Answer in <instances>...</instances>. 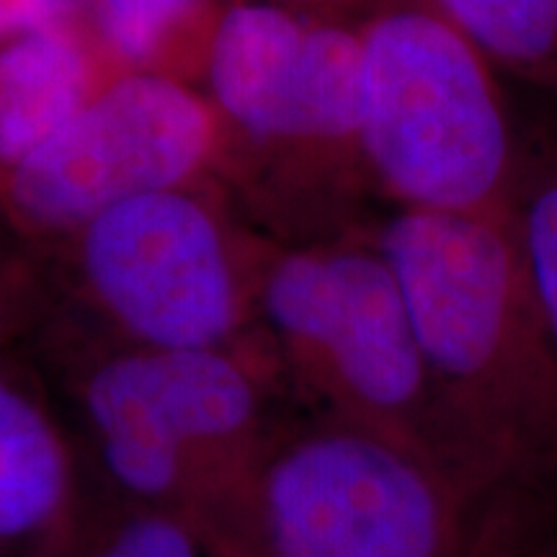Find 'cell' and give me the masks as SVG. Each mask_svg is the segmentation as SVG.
<instances>
[{
	"mask_svg": "<svg viewBox=\"0 0 557 557\" xmlns=\"http://www.w3.org/2000/svg\"><path fill=\"white\" fill-rule=\"evenodd\" d=\"M498 73L557 96V0H426Z\"/></svg>",
	"mask_w": 557,
	"mask_h": 557,
	"instance_id": "obj_12",
	"label": "cell"
},
{
	"mask_svg": "<svg viewBox=\"0 0 557 557\" xmlns=\"http://www.w3.org/2000/svg\"><path fill=\"white\" fill-rule=\"evenodd\" d=\"M508 220L557 348V132L524 135V156Z\"/></svg>",
	"mask_w": 557,
	"mask_h": 557,
	"instance_id": "obj_13",
	"label": "cell"
},
{
	"mask_svg": "<svg viewBox=\"0 0 557 557\" xmlns=\"http://www.w3.org/2000/svg\"><path fill=\"white\" fill-rule=\"evenodd\" d=\"M364 160L393 212L508 218L524 132L498 70L426 0L359 21Z\"/></svg>",
	"mask_w": 557,
	"mask_h": 557,
	"instance_id": "obj_7",
	"label": "cell"
},
{
	"mask_svg": "<svg viewBox=\"0 0 557 557\" xmlns=\"http://www.w3.org/2000/svg\"><path fill=\"white\" fill-rule=\"evenodd\" d=\"M116 73L88 18L3 41L0 184Z\"/></svg>",
	"mask_w": 557,
	"mask_h": 557,
	"instance_id": "obj_10",
	"label": "cell"
},
{
	"mask_svg": "<svg viewBox=\"0 0 557 557\" xmlns=\"http://www.w3.org/2000/svg\"><path fill=\"white\" fill-rule=\"evenodd\" d=\"M233 0H88L86 18L120 70L201 90L214 34Z\"/></svg>",
	"mask_w": 557,
	"mask_h": 557,
	"instance_id": "obj_11",
	"label": "cell"
},
{
	"mask_svg": "<svg viewBox=\"0 0 557 557\" xmlns=\"http://www.w3.org/2000/svg\"><path fill=\"white\" fill-rule=\"evenodd\" d=\"M256 333L274 357L292 408L377 431L487 483L451 434L406 297L369 235L276 246L263 263Z\"/></svg>",
	"mask_w": 557,
	"mask_h": 557,
	"instance_id": "obj_6",
	"label": "cell"
},
{
	"mask_svg": "<svg viewBox=\"0 0 557 557\" xmlns=\"http://www.w3.org/2000/svg\"><path fill=\"white\" fill-rule=\"evenodd\" d=\"M70 557H207L197 529L181 511L111 500Z\"/></svg>",
	"mask_w": 557,
	"mask_h": 557,
	"instance_id": "obj_14",
	"label": "cell"
},
{
	"mask_svg": "<svg viewBox=\"0 0 557 557\" xmlns=\"http://www.w3.org/2000/svg\"><path fill=\"white\" fill-rule=\"evenodd\" d=\"M189 521L207 557H557V493L472 483L297 408Z\"/></svg>",
	"mask_w": 557,
	"mask_h": 557,
	"instance_id": "obj_1",
	"label": "cell"
},
{
	"mask_svg": "<svg viewBox=\"0 0 557 557\" xmlns=\"http://www.w3.org/2000/svg\"><path fill=\"white\" fill-rule=\"evenodd\" d=\"M83 444L116 500L184 517L246 468L292 408L256 333L235 348H132L47 323Z\"/></svg>",
	"mask_w": 557,
	"mask_h": 557,
	"instance_id": "obj_4",
	"label": "cell"
},
{
	"mask_svg": "<svg viewBox=\"0 0 557 557\" xmlns=\"http://www.w3.org/2000/svg\"><path fill=\"white\" fill-rule=\"evenodd\" d=\"M75 434L47 380L0 357V557H70L96 513Z\"/></svg>",
	"mask_w": 557,
	"mask_h": 557,
	"instance_id": "obj_9",
	"label": "cell"
},
{
	"mask_svg": "<svg viewBox=\"0 0 557 557\" xmlns=\"http://www.w3.org/2000/svg\"><path fill=\"white\" fill-rule=\"evenodd\" d=\"M269 250L218 178L145 194L39 250L47 323L132 348L243 346Z\"/></svg>",
	"mask_w": 557,
	"mask_h": 557,
	"instance_id": "obj_5",
	"label": "cell"
},
{
	"mask_svg": "<svg viewBox=\"0 0 557 557\" xmlns=\"http://www.w3.org/2000/svg\"><path fill=\"white\" fill-rule=\"evenodd\" d=\"M372 240L475 475L557 493V348L511 220L389 212Z\"/></svg>",
	"mask_w": 557,
	"mask_h": 557,
	"instance_id": "obj_3",
	"label": "cell"
},
{
	"mask_svg": "<svg viewBox=\"0 0 557 557\" xmlns=\"http://www.w3.org/2000/svg\"><path fill=\"white\" fill-rule=\"evenodd\" d=\"M292 9L315 13V16H329L348 24H359L372 16V13L385 11L389 5L410 3V0H284Z\"/></svg>",
	"mask_w": 557,
	"mask_h": 557,
	"instance_id": "obj_17",
	"label": "cell"
},
{
	"mask_svg": "<svg viewBox=\"0 0 557 557\" xmlns=\"http://www.w3.org/2000/svg\"><path fill=\"white\" fill-rule=\"evenodd\" d=\"M88 0H0V45L86 18Z\"/></svg>",
	"mask_w": 557,
	"mask_h": 557,
	"instance_id": "obj_16",
	"label": "cell"
},
{
	"mask_svg": "<svg viewBox=\"0 0 557 557\" xmlns=\"http://www.w3.org/2000/svg\"><path fill=\"white\" fill-rule=\"evenodd\" d=\"M52 312L54 289L41 256L0 235V357L37 338Z\"/></svg>",
	"mask_w": 557,
	"mask_h": 557,
	"instance_id": "obj_15",
	"label": "cell"
},
{
	"mask_svg": "<svg viewBox=\"0 0 557 557\" xmlns=\"http://www.w3.org/2000/svg\"><path fill=\"white\" fill-rule=\"evenodd\" d=\"M274 3H284V0H274ZM284 5H287V3H284Z\"/></svg>",
	"mask_w": 557,
	"mask_h": 557,
	"instance_id": "obj_18",
	"label": "cell"
},
{
	"mask_svg": "<svg viewBox=\"0 0 557 557\" xmlns=\"http://www.w3.org/2000/svg\"><path fill=\"white\" fill-rule=\"evenodd\" d=\"M218 150L201 90L122 70L0 184V235L39 253L122 201L214 178Z\"/></svg>",
	"mask_w": 557,
	"mask_h": 557,
	"instance_id": "obj_8",
	"label": "cell"
},
{
	"mask_svg": "<svg viewBox=\"0 0 557 557\" xmlns=\"http://www.w3.org/2000/svg\"><path fill=\"white\" fill-rule=\"evenodd\" d=\"M214 178L276 246L369 235L380 201L359 120V32L274 0H233L201 78Z\"/></svg>",
	"mask_w": 557,
	"mask_h": 557,
	"instance_id": "obj_2",
	"label": "cell"
}]
</instances>
